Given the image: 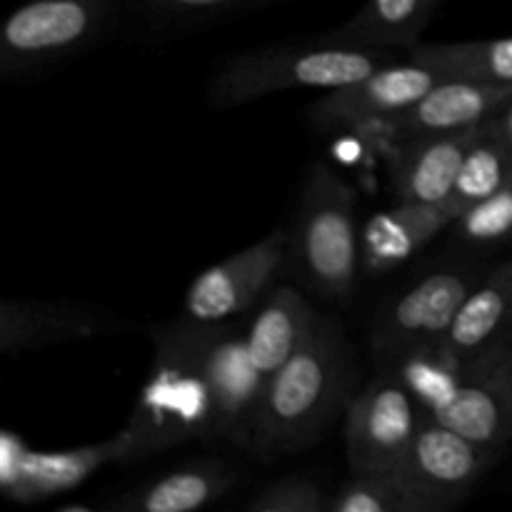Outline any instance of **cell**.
Instances as JSON below:
<instances>
[{
  "instance_id": "17",
  "label": "cell",
  "mask_w": 512,
  "mask_h": 512,
  "mask_svg": "<svg viewBox=\"0 0 512 512\" xmlns=\"http://www.w3.org/2000/svg\"><path fill=\"white\" fill-rule=\"evenodd\" d=\"M512 328V265H500L480 278L460 305L440 350L455 365L480 358L505 345Z\"/></svg>"
},
{
  "instance_id": "13",
  "label": "cell",
  "mask_w": 512,
  "mask_h": 512,
  "mask_svg": "<svg viewBox=\"0 0 512 512\" xmlns=\"http://www.w3.org/2000/svg\"><path fill=\"white\" fill-rule=\"evenodd\" d=\"M440 80L443 78L433 70L405 58V63H388L355 83L328 90V95L313 103L310 115L328 128L383 125L423 98Z\"/></svg>"
},
{
  "instance_id": "22",
  "label": "cell",
  "mask_w": 512,
  "mask_h": 512,
  "mask_svg": "<svg viewBox=\"0 0 512 512\" xmlns=\"http://www.w3.org/2000/svg\"><path fill=\"white\" fill-rule=\"evenodd\" d=\"M510 183L512 140L505 135L500 118H493L480 128L478 138L470 145L463 168H460V178L455 183L453 195H450V203L463 215L470 205L490 198Z\"/></svg>"
},
{
  "instance_id": "7",
  "label": "cell",
  "mask_w": 512,
  "mask_h": 512,
  "mask_svg": "<svg viewBox=\"0 0 512 512\" xmlns=\"http://www.w3.org/2000/svg\"><path fill=\"white\" fill-rule=\"evenodd\" d=\"M425 408L400 375L370 380L345 408V450L353 473L395 468L413 445Z\"/></svg>"
},
{
  "instance_id": "6",
  "label": "cell",
  "mask_w": 512,
  "mask_h": 512,
  "mask_svg": "<svg viewBox=\"0 0 512 512\" xmlns=\"http://www.w3.org/2000/svg\"><path fill=\"white\" fill-rule=\"evenodd\" d=\"M478 280L470 268H438L420 278L378 313L370 333L373 353L385 363H403L440 348Z\"/></svg>"
},
{
  "instance_id": "10",
  "label": "cell",
  "mask_w": 512,
  "mask_h": 512,
  "mask_svg": "<svg viewBox=\"0 0 512 512\" xmlns=\"http://www.w3.org/2000/svg\"><path fill=\"white\" fill-rule=\"evenodd\" d=\"M125 460H130V443L125 433L105 443L63 453H38L25 448L23 440L8 430L0 435V485L5 498L23 505L70 493L103 465Z\"/></svg>"
},
{
  "instance_id": "11",
  "label": "cell",
  "mask_w": 512,
  "mask_h": 512,
  "mask_svg": "<svg viewBox=\"0 0 512 512\" xmlns=\"http://www.w3.org/2000/svg\"><path fill=\"white\" fill-rule=\"evenodd\" d=\"M113 0H30L8 15L3 25L5 73L58 58L100 33Z\"/></svg>"
},
{
  "instance_id": "14",
  "label": "cell",
  "mask_w": 512,
  "mask_h": 512,
  "mask_svg": "<svg viewBox=\"0 0 512 512\" xmlns=\"http://www.w3.org/2000/svg\"><path fill=\"white\" fill-rule=\"evenodd\" d=\"M510 103L512 83L440 80L423 98L383 125L395 143L425 135L463 133L498 118Z\"/></svg>"
},
{
  "instance_id": "18",
  "label": "cell",
  "mask_w": 512,
  "mask_h": 512,
  "mask_svg": "<svg viewBox=\"0 0 512 512\" xmlns=\"http://www.w3.org/2000/svg\"><path fill=\"white\" fill-rule=\"evenodd\" d=\"M318 325V313L300 290L273 288L260 300L258 313L245 328V345L255 368L270 378L305 345Z\"/></svg>"
},
{
  "instance_id": "20",
  "label": "cell",
  "mask_w": 512,
  "mask_h": 512,
  "mask_svg": "<svg viewBox=\"0 0 512 512\" xmlns=\"http://www.w3.org/2000/svg\"><path fill=\"white\" fill-rule=\"evenodd\" d=\"M438 0H368L355 18L333 30L323 43L353 48H403L418 43L420 30L428 25Z\"/></svg>"
},
{
  "instance_id": "28",
  "label": "cell",
  "mask_w": 512,
  "mask_h": 512,
  "mask_svg": "<svg viewBox=\"0 0 512 512\" xmlns=\"http://www.w3.org/2000/svg\"><path fill=\"white\" fill-rule=\"evenodd\" d=\"M498 118H500V115H498ZM500 125H503L505 135H508V138L512 140V103L503 110V118H500Z\"/></svg>"
},
{
  "instance_id": "9",
  "label": "cell",
  "mask_w": 512,
  "mask_h": 512,
  "mask_svg": "<svg viewBox=\"0 0 512 512\" xmlns=\"http://www.w3.org/2000/svg\"><path fill=\"white\" fill-rule=\"evenodd\" d=\"M498 453L425 415L398 468L423 495L430 512H448L470 498Z\"/></svg>"
},
{
  "instance_id": "3",
  "label": "cell",
  "mask_w": 512,
  "mask_h": 512,
  "mask_svg": "<svg viewBox=\"0 0 512 512\" xmlns=\"http://www.w3.org/2000/svg\"><path fill=\"white\" fill-rule=\"evenodd\" d=\"M395 63L383 48L353 45H298V48H265L243 53L225 63L210 83L215 108L228 110L285 90H335Z\"/></svg>"
},
{
  "instance_id": "25",
  "label": "cell",
  "mask_w": 512,
  "mask_h": 512,
  "mask_svg": "<svg viewBox=\"0 0 512 512\" xmlns=\"http://www.w3.org/2000/svg\"><path fill=\"white\" fill-rule=\"evenodd\" d=\"M330 495L305 475H290L265 485L245 503L248 512H328Z\"/></svg>"
},
{
  "instance_id": "2",
  "label": "cell",
  "mask_w": 512,
  "mask_h": 512,
  "mask_svg": "<svg viewBox=\"0 0 512 512\" xmlns=\"http://www.w3.org/2000/svg\"><path fill=\"white\" fill-rule=\"evenodd\" d=\"M355 190L328 165L318 163L305 180L295 225L288 233V260L310 290L345 300L363 270Z\"/></svg>"
},
{
  "instance_id": "5",
  "label": "cell",
  "mask_w": 512,
  "mask_h": 512,
  "mask_svg": "<svg viewBox=\"0 0 512 512\" xmlns=\"http://www.w3.org/2000/svg\"><path fill=\"white\" fill-rule=\"evenodd\" d=\"M213 393L215 438L250 445L268 378L255 368L245 330L225 323H188L175 328Z\"/></svg>"
},
{
  "instance_id": "16",
  "label": "cell",
  "mask_w": 512,
  "mask_h": 512,
  "mask_svg": "<svg viewBox=\"0 0 512 512\" xmlns=\"http://www.w3.org/2000/svg\"><path fill=\"white\" fill-rule=\"evenodd\" d=\"M460 218L450 200L445 203H398L370 215L360 233L363 273L388 275L420 253L430 240Z\"/></svg>"
},
{
  "instance_id": "8",
  "label": "cell",
  "mask_w": 512,
  "mask_h": 512,
  "mask_svg": "<svg viewBox=\"0 0 512 512\" xmlns=\"http://www.w3.org/2000/svg\"><path fill=\"white\" fill-rule=\"evenodd\" d=\"M288 263V233L273 230L268 238L203 270L185 293V318L193 323H228L248 313Z\"/></svg>"
},
{
  "instance_id": "24",
  "label": "cell",
  "mask_w": 512,
  "mask_h": 512,
  "mask_svg": "<svg viewBox=\"0 0 512 512\" xmlns=\"http://www.w3.org/2000/svg\"><path fill=\"white\" fill-rule=\"evenodd\" d=\"M328 512H430V505L395 465L353 473L338 493H330Z\"/></svg>"
},
{
  "instance_id": "23",
  "label": "cell",
  "mask_w": 512,
  "mask_h": 512,
  "mask_svg": "<svg viewBox=\"0 0 512 512\" xmlns=\"http://www.w3.org/2000/svg\"><path fill=\"white\" fill-rule=\"evenodd\" d=\"M98 330L95 318L83 310L45 303H5L0 313V345L5 353L35 348L53 340L80 338Z\"/></svg>"
},
{
  "instance_id": "12",
  "label": "cell",
  "mask_w": 512,
  "mask_h": 512,
  "mask_svg": "<svg viewBox=\"0 0 512 512\" xmlns=\"http://www.w3.org/2000/svg\"><path fill=\"white\" fill-rule=\"evenodd\" d=\"M430 415L473 443L500 450V445L512 438L510 350L500 345L460 365L453 395Z\"/></svg>"
},
{
  "instance_id": "26",
  "label": "cell",
  "mask_w": 512,
  "mask_h": 512,
  "mask_svg": "<svg viewBox=\"0 0 512 512\" xmlns=\"http://www.w3.org/2000/svg\"><path fill=\"white\" fill-rule=\"evenodd\" d=\"M453 225L468 243H498L508 238L512 233V183L490 198L470 205Z\"/></svg>"
},
{
  "instance_id": "4",
  "label": "cell",
  "mask_w": 512,
  "mask_h": 512,
  "mask_svg": "<svg viewBox=\"0 0 512 512\" xmlns=\"http://www.w3.org/2000/svg\"><path fill=\"white\" fill-rule=\"evenodd\" d=\"M130 460L193 438H215L213 393L175 328L155 335V365L125 425Z\"/></svg>"
},
{
  "instance_id": "21",
  "label": "cell",
  "mask_w": 512,
  "mask_h": 512,
  "mask_svg": "<svg viewBox=\"0 0 512 512\" xmlns=\"http://www.w3.org/2000/svg\"><path fill=\"white\" fill-rule=\"evenodd\" d=\"M405 58L425 65L443 80L512 83V38L475 43H415L405 50Z\"/></svg>"
},
{
  "instance_id": "19",
  "label": "cell",
  "mask_w": 512,
  "mask_h": 512,
  "mask_svg": "<svg viewBox=\"0 0 512 512\" xmlns=\"http://www.w3.org/2000/svg\"><path fill=\"white\" fill-rule=\"evenodd\" d=\"M235 485L233 470L220 463H193L143 488L128 490L108 505L115 512H193L208 508Z\"/></svg>"
},
{
  "instance_id": "1",
  "label": "cell",
  "mask_w": 512,
  "mask_h": 512,
  "mask_svg": "<svg viewBox=\"0 0 512 512\" xmlns=\"http://www.w3.org/2000/svg\"><path fill=\"white\" fill-rule=\"evenodd\" d=\"M350 350L330 320L318 318L303 348L265 383L250 450L280 458L313 443L348 395Z\"/></svg>"
},
{
  "instance_id": "15",
  "label": "cell",
  "mask_w": 512,
  "mask_h": 512,
  "mask_svg": "<svg viewBox=\"0 0 512 512\" xmlns=\"http://www.w3.org/2000/svg\"><path fill=\"white\" fill-rule=\"evenodd\" d=\"M483 125L463 130V133L398 140L388 153V173L395 200L398 203H445L450 200L465 155Z\"/></svg>"
},
{
  "instance_id": "27",
  "label": "cell",
  "mask_w": 512,
  "mask_h": 512,
  "mask_svg": "<svg viewBox=\"0 0 512 512\" xmlns=\"http://www.w3.org/2000/svg\"><path fill=\"white\" fill-rule=\"evenodd\" d=\"M143 3L158 13H210V10L230 8L245 0H143Z\"/></svg>"
}]
</instances>
